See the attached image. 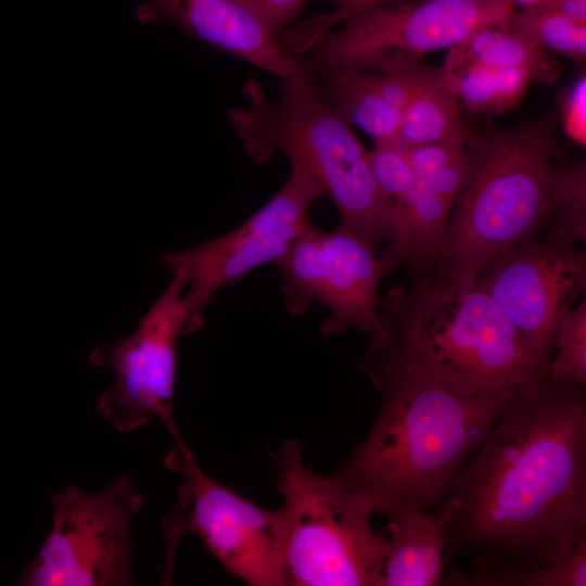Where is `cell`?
Segmentation results:
<instances>
[{
    "label": "cell",
    "mask_w": 586,
    "mask_h": 586,
    "mask_svg": "<svg viewBox=\"0 0 586 586\" xmlns=\"http://www.w3.org/2000/svg\"><path fill=\"white\" fill-rule=\"evenodd\" d=\"M442 504L445 566L464 550L525 569L566 557L586 536V384L522 386Z\"/></svg>",
    "instance_id": "6da1fadb"
},
{
    "label": "cell",
    "mask_w": 586,
    "mask_h": 586,
    "mask_svg": "<svg viewBox=\"0 0 586 586\" xmlns=\"http://www.w3.org/2000/svg\"><path fill=\"white\" fill-rule=\"evenodd\" d=\"M370 336L356 361L368 378L404 371L479 395L548 374L479 286L476 273L450 279L408 271L406 283L381 297Z\"/></svg>",
    "instance_id": "7a4b0ae2"
},
{
    "label": "cell",
    "mask_w": 586,
    "mask_h": 586,
    "mask_svg": "<svg viewBox=\"0 0 586 586\" xmlns=\"http://www.w3.org/2000/svg\"><path fill=\"white\" fill-rule=\"evenodd\" d=\"M382 396L362 442L333 474L373 514L436 509L521 387L466 395L397 371L369 378Z\"/></svg>",
    "instance_id": "3957f363"
},
{
    "label": "cell",
    "mask_w": 586,
    "mask_h": 586,
    "mask_svg": "<svg viewBox=\"0 0 586 586\" xmlns=\"http://www.w3.org/2000/svg\"><path fill=\"white\" fill-rule=\"evenodd\" d=\"M558 117L487 129L466 142L467 179L453 205L445 247L433 271L476 273L501 252L543 231L549 206Z\"/></svg>",
    "instance_id": "277c9868"
},
{
    "label": "cell",
    "mask_w": 586,
    "mask_h": 586,
    "mask_svg": "<svg viewBox=\"0 0 586 586\" xmlns=\"http://www.w3.org/2000/svg\"><path fill=\"white\" fill-rule=\"evenodd\" d=\"M244 102L227 118L246 154L259 165L281 153L306 167L336 206L342 226L377 251L394 231L393 213L381 194L368 151L317 91L315 84L280 82L277 99L256 79L242 86Z\"/></svg>",
    "instance_id": "5b68a950"
},
{
    "label": "cell",
    "mask_w": 586,
    "mask_h": 586,
    "mask_svg": "<svg viewBox=\"0 0 586 586\" xmlns=\"http://www.w3.org/2000/svg\"><path fill=\"white\" fill-rule=\"evenodd\" d=\"M277 488L289 585L383 586L388 540L372 511L333 473L308 468L295 440L281 446Z\"/></svg>",
    "instance_id": "8992f818"
},
{
    "label": "cell",
    "mask_w": 586,
    "mask_h": 586,
    "mask_svg": "<svg viewBox=\"0 0 586 586\" xmlns=\"http://www.w3.org/2000/svg\"><path fill=\"white\" fill-rule=\"evenodd\" d=\"M512 11L507 0L383 3L315 37L296 56L308 68L394 72L430 52L456 47L479 28L504 22Z\"/></svg>",
    "instance_id": "52a82bcc"
},
{
    "label": "cell",
    "mask_w": 586,
    "mask_h": 586,
    "mask_svg": "<svg viewBox=\"0 0 586 586\" xmlns=\"http://www.w3.org/2000/svg\"><path fill=\"white\" fill-rule=\"evenodd\" d=\"M180 474L175 505L163 519L166 545L164 581L170 578L180 540L198 535L222 566L252 586H286L280 509H264L219 484L199 466L182 441L164 458Z\"/></svg>",
    "instance_id": "ba28073f"
},
{
    "label": "cell",
    "mask_w": 586,
    "mask_h": 586,
    "mask_svg": "<svg viewBox=\"0 0 586 586\" xmlns=\"http://www.w3.org/2000/svg\"><path fill=\"white\" fill-rule=\"evenodd\" d=\"M143 501L131 472L112 479L95 492L69 485L61 493H51V531L17 584L132 585L130 524Z\"/></svg>",
    "instance_id": "9c48e42d"
},
{
    "label": "cell",
    "mask_w": 586,
    "mask_h": 586,
    "mask_svg": "<svg viewBox=\"0 0 586 586\" xmlns=\"http://www.w3.org/2000/svg\"><path fill=\"white\" fill-rule=\"evenodd\" d=\"M290 165L279 191L241 226L192 249L160 255V262L187 288V335L202 328L204 313L221 288L265 264H277L309 226L308 214L326 192L306 167Z\"/></svg>",
    "instance_id": "30bf717a"
},
{
    "label": "cell",
    "mask_w": 586,
    "mask_h": 586,
    "mask_svg": "<svg viewBox=\"0 0 586 586\" xmlns=\"http://www.w3.org/2000/svg\"><path fill=\"white\" fill-rule=\"evenodd\" d=\"M171 280L126 337L98 344L88 355L93 367L109 368L114 381L100 395L95 409L122 433L158 419L175 442L182 441L173 411L177 375V343L187 336L184 282Z\"/></svg>",
    "instance_id": "8fae6325"
},
{
    "label": "cell",
    "mask_w": 586,
    "mask_h": 586,
    "mask_svg": "<svg viewBox=\"0 0 586 586\" xmlns=\"http://www.w3.org/2000/svg\"><path fill=\"white\" fill-rule=\"evenodd\" d=\"M277 265L288 313L302 316L316 303L329 313L322 334L371 333L379 283L388 273L378 251L359 234L342 225L323 231L310 222Z\"/></svg>",
    "instance_id": "7c38bea8"
},
{
    "label": "cell",
    "mask_w": 586,
    "mask_h": 586,
    "mask_svg": "<svg viewBox=\"0 0 586 586\" xmlns=\"http://www.w3.org/2000/svg\"><path fill=\"white\" fill-rule=\"evenodd\" d=\"M476 281L548 371L557 324L585 293L586 252L539 233L492 258Z\"/></svg>",
    "instance_id": "4fadbf2b"
},
{
    "label": "cell",
    "mask_w": 586,
    "mask_h": 586,
    "mask_svg": "<svg viewBox=\"0 0 586 586\" xmlns=\"http://www.w3.org/2000/svg\"><path fill=\"white\" fill-rule=\"evenodd\" d=\"M142 23L168 22L187 36L237 56L285 84H314L310 69L270 27L237 0H149L137 10Z\"/></svg>",
    "instance_id": "5bb4252c"
},
{
    "label": "cell",
    "mask_w": 586,
    "mask_h": 586,
    "mask_svg": "<svg viewBox=\"0 0 586 586\" xmlns=\"http://www.w3.org/2000/svg\"><path fill=\"white\" fill-rule=\"evenodd\" d=\"M387 518L390 535L383 586L442 585L449 522L447 507L442 504L435 515L428 510H408Z\"/></svg>",
    "instance_id": "9a60e30c"
},
{
    "label": "cell",
    "mask_w": 586,
    "mask_h": 586,
    "mask_svg": "<svg viewBox=\"0 0 586 586\" xmlns=\"http://www.w3.org/2000/svg\"><path fill=\"white\" fill-rule=\"evenodd\" d=\"M315 87L348 126L366 132L373 143L397 138L400 113L385 99L379 73L347 68H309Z\"/></svg>",
    "instance_id": "2e32d148"
},
{
    "label": "cell",
    "mask_w": 586,
    "mask_h": 586,
    "mask_svg": "<svg viewBox=\"0 0 586 586\" xmlns=\"http://www.w3.org/2000/svg\"><path fill=\"white\" fill-rule=\"evenodd\" d=\"M470 136L460 103L442 67H426L420 85L400 114L396 140L404 146L433 142L466 144Z\"/></svg>",
    "instance_id": "e0dca14e"
},
{
    "label": "cell",
    "mask_w": 586,
    "mask_h": 586,
    "mask_svg": "<svg viewBox=\"0 0 586 586\" xmlns=\"http://www.w3.org/2000/svg\"><path fill=\"white\" fill-rule=\"evenodd\" d=\"M507 20V18H506ZM479 28L461 43L450 48L443 66L537 69L545 81L556 74L555 65L543 50L523 33L506 23Z\"/></svg>",
    "instance_id": "ac0fdd59"
},
{
    "label": "cell",
    "mask_w": 586,
    "mask_h": 586,
    "mask_svg": "<svg viewBox=\"0 0 586 586\" xmlns=\"http://www.w3.org/2000/svg\"><path fill=\"white\" fill-rule=\"evenodd\" d=\"M441 67L459 103L486 115L508 112L521 101L533 81H545L532 67Z\"/></svg>",
    "instance_id": "d6986e66"
},
{
    "label": "cell",
    "mask_w": 586,
    "mask_h": 586,
    "mask_svg": "<svg viewBox=\"0 0 586 586\" xmlns=\"http://www.w3.org/2000/svg\"><path fill=\"white\" fill-rule=\"evenodd\" d=\"M553 239L577 244L586 241L585 160L553 165L549 206L543 231Z\"/></svg>",
    "instance_id": "ffe728a7"
},
{
    "label": "cell",
    "mask_w": 586,
    "mask_h": 586,
    "mask_svg": "<svg viewBox=\"0 0 586 586\" xmlns=\"http://www.w3.org/2000/svg\"><path fill=\"white\" fill-rule=\"evenodd\" d=\"M506 23L548 53L553 52L577 63L586 59V24L549 9L513 10Z\"/></svg>",
    "instance_id": "44dd1931"
},
{
    "label": "cell",
    "mask_w": 586,
    "mask_h": 586,
    "mask_svg": "<svg viewBox=\"0 0 586 586\" xmlns=\"http://www.w3.org/2000/svg\"><path fill=\"white\" fill-rule=\"evenodd\" d=\"M548 377L586 384V298L560 318Z\"/></svg>",
    "instance_id": "7402d4cb"
},
{
    "label": "cell",
    "mask_w": 586,
    "mask_h": 586,
    "mask_svg": "<svg viewBox=\"0 0 586 586\" xmlns=\"http://www.w3.org/2000/svg\"><path fill=\"white\" fill-rule=\"evenodd\" d=\"M586 536L581 538L566 557L551 564L526 569L523 586H585Z\"/></svg>",
    "instance_id": "603a6c76"
},
{
    "label": "cell",
    "mask_w": 586,
    "mask_h": 586,
    "mask_svg": "<svg viewBox=\"0 0 586 586\" xmlns=\"http://www.w3.org/2000/svg\"><path fill=\"white\" fill-rule=\"evenodd\" d=\"M407 156L415 177L426 182L445 167L466 154V144L457 142H433L406 146Z\"/></svg>",
    "instance_id": "cb8c5ba5"
},
{
    "label": "cell",
    "mask_w": 586,
    "mask_h": 586,
    "mask_svg": "<svg viewBox=\"0 0 586 586\" xmlns=\"http://www.w3.org/2000/svg\"><path fill=\"white\" fill-rule=\"evenodd\" d=\"M586 79L579 76L565 91L561 105V122L569 138L579 145L586 142Z\"/></svg>",
    "instance_id": "d4e9b609"
},
{
    "label": "cell",
    "mask_w": 586,
    "mask_h": 586,
    "mask_svg": "<svg viewBox=\"0 0 586 586\" xmlns=\"http://www.w3.org/2000/svg\"><path fill=\"white\" fill-rule=\"evenodd\" d=\"M336 10L320 14L297 24L300 36L308 41L339 25L351 15L374 5L386 3V0H334Z\"/></svg>",
    "instance_id": "484cf974"
},
{
    "label": "cell",
    "mask_w": 586,
    "mask_h": 586,
    "mask_svg": "<svg viewBox=\"0 0 586 586\" xmlns=\"http://www.w3.org/2000/svg\"><path fill=\"white\" fill-rule=\"evenodd\" d=\"M254 11L279 37L292 26L307 0H237Z\"/></svg>",
    "instance_id": "4316f807"
},
{
    "label": "cell",
    "mask_w": 586,
    "mask_h": 586,
    "mask_svg": "<svg viewBox=\"0 0 586 586\" xmlns=\"http://www.w3.org/2000/svg\"><path fill=\"white\" fill-rule=\"evenodd\" d=\"M577 23L586 24V0H551L546 7Z\"/></svg>",
    "instance_id": "83f0119b"
},
{
    "label": "cell",
    "mask_w": 586,
    "mask_h": 586,
    "mask_svg": "<svg viewBox=\"0 0 586 586\" xmlns=\"http://www.w3.org/2000/svg\"><path fill=\"white\" fill-rule=\"evenodd\" d=\"M513 10H534L546 7L551 0H507Z\"/></svg>",
    "instance_id": "f1b7e54d"
},
{
    "label": "cell",
    "mask_w": 586,
    "mask_h": 586,
    "mask_svg": "<svg viewBox=\"0 0 586 586\" xmlns=\"http://www.w3.org/2000/svg\"><path fill=\"white\" fill-rule=\"evenodd\" d=\"M409 1H412V0H386V3H388V4H400V3H406V2H409Z\"/></svg>",
    "instance_id": "f546056e"
}]
</instances>
